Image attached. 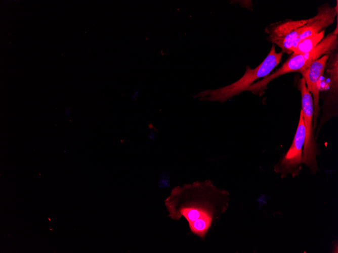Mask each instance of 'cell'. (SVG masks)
Listing matches in <instances>:
<instances>
[{
  "instance_id": "obj_1",
  "label": "cell",
  "mask_w": 338,
  "mask_h": 253,
  "mask_svg": "<svg viewBox=\"0 0 338 253\" xmlns=\"http://www.w3.org/2000/svg\"><path fill=\"white\" fill-rule=\"evenodd\" d=\"M337 49L338 22L336 18L335 28L324 37L312 50L306 53L291 54L281 67L273 73L254 83L248 88L247 91L261 96L265 92L268 84L277 77L290 72H297L301 73L321 57Z\"/></svg>"
},
{
  "instance_id": "obj_2",
  "label": "cell",
  "mask_w": 338,
  "mask_h": 253,
  "mask_svg": "<svg viewBox=\"0 0 338 253\" xmlns=\"http://www.w3.org/2000/svg\"><path fill=\"white\" fill-rule=\"evenodd\" d=\"M282 55V52H276L275 46L272 44L268 55L263 61L254 69L247 66L243 75L237 81L217 89L200 91L194 97L202 101L224 103L243 91H247L248 88L256 80L269 75L279 64Z\"/></svg>"
},
{
  "instance_id": "obj_3",
  "label": "cell",
  "mask_w": 338,
  "mask_h": 253,
  "mask_svg": "<svg viewBox=\"0 0 338 253\" xmlns=\"http://www.w3.org/2000/svg\"><path fill=\"white\" fill-rule=\"evenodd\" d=\"M328 55L320 89L322 113L315 133L316 139L325 123L338 116V49Z\"/></svg>"
},
{
  "instance_id": "obj_4",
  "label": "cell",
  "mask_w": 338,
  "mask_h": 253,
  "mask_svg": "<svg viewBox=\"0 0 338 253\" xmlns=\"http://www.w3.org/2000/svg\"><path fill=\"white\" fill-rule=\"evenodd\" d=\"M298 87L301 94V110L305 131L302 164L309 169L311 173L315 174L319 171L317 161V156L319 151L313 129V100L311 93L307 88L304 78L299 79Z\"/></svg>"
},
{
  "instance_id": "obj_5",
  "label": "cell",
  "mask_w": 338,
  "mask_h": 253,
  "mask_svg": "<svg viewBox=\"0 0 338 253\" xmlns=\"http://www.w3.org/2000/svg\"><path fill=\"white\" fill-rule=\"evenodd\" d=\"M305 136L303 115L301 110L297 129L292 143L274 167V171L279 174L281 178H285L289 175L294 178L300 174L302 170Z\"/></svg>"
},
{
  "instance_id": "obj_6",
  "label": "cell",
  "mask_w": 338,
  "mask_h": 253,
  "mask_svg": "<svg viewBox=\"0 0 338 253\" xmlns=\"http://www.w3.org/2000/svg\"><path fill=\"white\" fill-rule=\"evenodd\" d=\"M328 58V54L323 55L313 62L308 68L301 73L303 78L305 79L307 88L311 93L313 98L314 130L317 127L318 119L320 115L319 106L320 89Z\"/></svg>"
},
{
  "instance_id": "obj_7",
  "label": "cell",
  "mask_w": 338,
  "mask_h": 253,
  "mask_svg": "<svg viewBox=\"0 0 338 253\" xmlns=\"http://www.w3.org/2000/svg\"><path fill=\"white\" fill-rule=\"evenodd\" d=\"M337 15V1L336 6L334 7H330L328 3L320 6L316 15L307 19L306 23L303 26V32L292 42L290 49L291 54L292 53V50L300 41L309 36L325 30L334 22Z\"/></svg>"
},
{
  "instance_id": "obj_8",
  "label": "cell",
  "mask_w": 338,
  "mask_h": 253,
  "mask_svg": "<svg viewBox=\"0 0 338 253\" xmlns=\"http://www.w3.org/2000/svg\"><path fill=\"white\" fill-rule=\"evenodd\" d=\"M307 20H287L273 23L266 28V32L269 34L268 39L272 41L275 39L283 38L291 31L304 26Z\"/></svg>"
},
{
  "instance_id": "obj_9",
  "label": "cell",
  "mask_w": 338,
  "mask_h": 253,
  "mask_svg": "<svg viewBox=\"0 0 338 253\" xmlns=\"http://www.w3.org/2000/svg\"><path fill=\"white\" fill-rule=\"evenodd\" d=\"M324 33L325 30H323L303 39L292 50V54H298L310 52L323 38Z\"/></svg>"
},
{
  "instance_id": "obj_10",
  "label": "cell",
  "mask_w": 338,
  "mask_h": 253,
  "mask_svg": "<svg viewBox=\"0 0 338 253\" xmlns=\"http://www.w3.org/2000/svg\"><path fill=\"white\" fill-rule=\"evenodd\" d=\"M139 92H140L139 90H137V91H135L132 94V96H131L132 98L134 100H136L137 98H138L139 95Z\"/></svg>"
}]
</instances>
